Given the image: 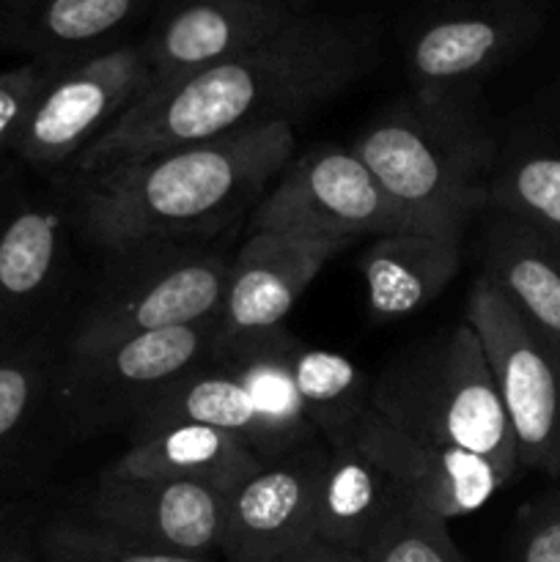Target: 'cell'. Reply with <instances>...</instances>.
<instances>
[{"label": "cell", "instance_id": "6da1fadb", "mask_svg": "<svg viewBox=\"0 0 560 562\" xmlns=\"http://www.w3.org/2000/svg\"><path fill=\"white\" fill-rule=\"evenodd\" d=\"M373 14L307 11L267 42L137 99L75 165L86 176L126 159L294 119L366 80L379 60Z\"/></svg>", "mask_w": 560, "mask_h": 562}, {"label": "cell", "instance_id": "7a4b0ae2", "mask_svg": "<svg viewBox=\"0 0 560 562\" xmlns=\"http://www.w3.org/2000/svg\"><path fill=\"white\" fill-rule=\"evenodd\" d=\"M294 146V124L283 121L71 176L66 201L75 234L102 252L209 241L253 214Z\"/></svg>", "mask_w": 560, "mask_h": 562}, {"label": "cell", "instance_id": "3957f363", "mask_svg": "<svg viewBox=\"0 0 560 562\" xmlns=\"http://www.w3.org/2000/svg\"><path fill=\"white\" fill-rule=\"evenodd\" d=\"M494 148L481 97L410 91L384 104L351 143L410 225L461 228L486 212Z\"/></svg>", "mask_w": 560, "mask_h": 562}, {"label": "cell", "instance_id": "277c9868", "mask_svg": "<svg viewBox=\"0 0 560 562\" xmlns=\"http://www.w3.org/2000/svg\"><path fill=\"white\" fill-rule=\"evenodd\" d=\"M371 406L412 437L481 456L508 481L519 470L508 415L481 340L467 322L401 349L371 379Z\"/></svg>", "mask_w": 560, "mask_h": 562}, {"label": "cell", "instance_id": "5b68a950", "mask_svg": "<svg viewBox=\"0 0 560 562\" xmlns=\"http://www.w3.org/2000/svg\"><path fill=\"white\" fill-rule=\"evenodd\" d=\"M231 256L212 241H143L104 252L64 346L187 327L220 316Z\"/></svg>", "mask_w": 560, "mask_h": 562}, {"label": "cell", "instance_id": "8992f818", "mask_svg": "<svg viewBox=\"0 0 560 562\" xmlns=\"http://www.w3.org/2000/svg\"><path fill=\"white\" fill-rule=\"evenodd\" d=\"M217 318L104 344H60L58 401L69 439H93L130 428L165 390L214 355Z\"/></svg>", "mask_w": 560, "mask_h": 562}, {"label": "cell", "instance_id": "52a82bcc", "mask_svg": "<svg viewBox=\"0 0 560 562\" xmlns=\"http://www.w3.org/2000/svg\"><path fill=\"white\" fill-rule=\"evenodd\" d=\"M549 16V0H412L401 22L410 93L481 97L508 60L525 53Z\"/></svg>", "mask_w": 560, "mask_h": 562}, {"label": "cell", "instance_id": "ba28073f", "mask_svg": "<svg viewBox=\"0 0 560 562\" xmlns=\"http://www.w3.org/2000/svg\"><path fill=\"white\" fill-rule=\"evenodd\" d=\"M464 322L483 346L519 467L560 477V344L481 274L472 280Z\"/></svg>", "mask_w": 560, "mask_h": 562}, {"label": "cell", "instance_id": "9c48e42d", "mask_svg": "<svg viewBox=\"0 0 560 562\" xmlns=\"http://www.w3.org/2000/svg\"><path fill=\"white\" fill-rule=\"evenodd\" d=\"M146 91L148 64L141 38L53 66L14 157L38 173L75 165Z\"/></svg>", "mask_w": 560, "mask_h": 562}, {"label": "cell", "instance_id": "30bf717a", "mask_svg": "<svg viewBox=\"0 0 560 562\" xmlns=\"http://www.w3.org/2000/svg\"><path fill=\"white\" fill-rule=\"evenodd\" d=\"M410 225L399 206L351 151L322 143L291 157L250 214V231L296 234L351 245Z\"/></svg>", "mask_w": 560, "mask_h": 562}, {"label": "cell", "instance_id": "8fae6325", "mask_svg": "<svg viewBox=\"0 0 560 562\" xmlns=\"http://www.w3.org/2000/svg\"><path fill=\"white\" fill-rule=\"evenodd\" d=\"M71 234L66 195L0 190V349L58 335L71 289Z\"/></svg>", "mask_w": 560, "mask_h": 562}, {"label": "cell", "instance_id": "7c38bea8", "mask_svg": "<svg viewBox=\"0 0 560 562\" xmlns=\"http://www.w3.org/2000/svg\"><path fill=\"white\" fill-rule=\"evenodd\" d=\"M58 335L0 349V508L25 505L71 442L58 401Z\"/></svg>", "mask_w": 560, "mask_h": 562}, {"label": "cell", "instance_id": "4fadbf2b", "mask_svg": "<svg viewBox=\"0 0 560 562\" xmlns=\"http://www.w3.org/2000/svg\"><path fill=\"white\" fill-rule=\"evenodd\" d=\"M296 16L289 0H157L141 36L148 64L143 97L267 42Z\"/></svg>", "mask_w": 560, "mask_h": 562}, {"label": "cell", "instance_id": "5bb4252c", "mask_svg": "<svg viewBox=\"0 0 560 562\" xmlns=\"http://www.w3.org/2000/svg\"><path fill=\"white\" fill-rule=\"evenodd\" d=\"M223 510L225 494L214 488L110 464L77 514L163 552L214 558L223 538Z\"/></svg>", "mask_w": 560, "mask_h": 562}, {"label": "cell", "instance_id": "9a60e30c", "mask_svg": "<svg viewBox=\"0 0 560 562\" xmlns=\"http://www.w3.org/2000/svg\"><path fill=\"white\" fill-rule=\"evenodd\" d=\"M327 461L322 439L302 445L225 494L223 562H272L313 538V499Z\"/></svg>", "mask_w": 560, "mask_h": 562}, {"label": "cell", "instance_id": "2e32d148", "mask_svg": "<svg viewBox=\"0 0 560 562\" xmlns=\"http://www.w3.org/2000/svg\"><path fill=\"white\" fill-rule=\"evenodd\" d=\"M355 445L388 472L406 503L443 521L475 514L511 483L481 456L412 437L384 420L373 406L357 423Z\"/></svg>", "mask_w": 560, "mask_h": 562}, {"label": "cell", "instance_id": "e0dca14e", "mask_svg": "<svg viewBox=\"0 0 560 562\" xmlns=\"http://www.w3.org/2000/svg\"><path fill=\"white\" fill-rule=\"evenodd\" d=\"M346 245L296 234L250 231L231 256L220 307V344L283 327L307 285Z\"/></svg>", "mask_w": 560, "mask_h": 562}, {"label": "cell", "instance_id": "ac0fdd59", "mask_svg": "<svg viewBox=\"0 0 560 562\" xmlns=\"http://www.w3.org/2000/svg\"><path fill=\"white\" fill-rule=\"evenodd\" d=\"M486 209L560 236V80L522 104L497 137Z\"/></svg>", "mask_w": 560, "mask_h": 562}, {"label": "cell", "instance_id": "d6986e66", "mask_svg": "<svg viewBox=\"0 0 560 562\" xmlns=\"http://www.w3.org/2000/svg\"><path fill=\"white\" fill-rule=\"evenodd\" d=\"M157 0H0V53L47 66L130 42Z\"/></svg>", "mask_w": 560, "mask_h": 562}, {"label": "cell", "instance_id": "ffe728a7", "mask_svg": "<svg viewBox=\"0 0 560 562\" xmlns=\"http://www.w3.org/2000/svg\"><path fill=\"white\" fill-rule=\"evenodd\" d=\"M461 225H404L373 236L357 258L373 322H399L432 305L461 267Z\"/></svg>", "mask_w": 560, "mask_h": 562}, {"label": "cell", "instance_id": "44dd1931", "mask_svg": "<svg viewBox=\"0 0 560 562\" xmlns=\"http://www.w3.org/2000/svg\"><path fill=\"white\" fill-rule=\"evenodd\" d=\"M481 217L478 274L560 344V236L497 209Z\"/></svg>", "mask_w": 560, "mask_h": 562}, {"label": "cell", "instance_id": "7402d4cb", "mask_svg": "<svg viewBox=\"0 0 560 562\" xmlns=\"http://www.w3.org/2000/svg\"><path fill=\"white\" fill-rule=\"evenodd\" d=\"M130 445L113 461L137 475H163L231 494L261 470L264 459L242 439L198 423H137L126 431Z\"/></svg>", "mask_w": 560, "mask_h": 562}, {"label": "cell", "instance_id": "603a6c76", "mask_svg": "<svg viewBox=\"0 0 560 562\" xmlns=\"http://www.w3.org/2000/svg\"><path fill=\"white\" fill-rule=\"evenodd\" d=\"M404 505L401 488L355 442L327 448L313 499V538L362 554Z\"/></svg>", "mask_w": 560, "mask_h": 562}, {"label": "cell", "instance_id": "cb8c5ba5", "mask_svg": "<svg viewBox=\"0 0 560 562\" xmlns=\"http://www.w3.org/2000/svg\"><path fill=\"white\" fill-rule=\"evenodd\" d=\"M137 423H198L242 439L264 461L285 456L247 384L217 351L170 384L132 426Z\"/></svg>", "mask_w": 560, "mask_h": 562}, {"label": "cell", "instance_id": "d4e9b609", "mask_svg": "<svg viewBox=\"0 0 560 562\" xmlns=\"http://www.w3.org/2000/svg\"><path fill=\"white\" fill-rule=\"evenodd\" d=\"M285 360L302 412L327 448L355 442L360 417L371 409V379L338 351L305 344L289 333Z\"/></svg>", "mask_w": 560, "mask_h": 562}, {"label": "cell", "instance_id": "484cf974", "mask_svg": "<svg viewBox=\"0 0 560 562\" xmlns=\"http://www.w3.org/2000/svg\"><path fill=\"white\" fill-rule=\"evenodd\" d=\"M36 541L44 562H223L146 547L77 510L55 514L36 525Z\"/></svg>", "mask_w": 560, "mask_h": 562}, {"label": "cell", "instance_id": "4316f807", "mask_svg": "<svg viewBox=\"0 0 560 562\" xmlns=\"http://www.w3.org/2000/svg\"><path fill=\"white\" fill-rule=\"evenodd\" d=\"M362 562H470L448 532V521L406 503L384 525Z\"/></svg>", "mask_w": 560, "mask_h": 562}, {"label": "cell", "instance_id": "83f0119b", "mask_svg": "<svg viewBox=\"0 0 560 562\" xmlns=\"http://www.w3.org/2000/svg\"><path fill=\"white\" fill-rule=\"evenodd\" d=\"M508 562H560V488H549L516 510Z\"/></svg>", "mask_w": 560, "mask_h": 562}, {"label": "cell", "instance_id": "f1b7e54d", "mask_svg": "<svg viewBox=\"0 0 560 562\" xmlns=\"http://www.w3.org/2000/svg\"><path fill=\"white\" fill-rule=\"evenodd\" d=\"M49 71L53 66L38 64V60H20L16 66L0 69V159L9 154L14 157L22 126Z\"/></svg>", "mask_w": 560, "mask_h": 562}, {"label": "cell", "instance_id": "f546056e", "mask_svg": "<svg viewBox=\"0 0 560 562\" xmlns=\"http://www.w3.org/2000/svg\"><path fill=\"white\" fill-rule=\"evenodd\" d=\"M0 562H44L36 541V521L16 508H0Z\"/></svg>", "mask_w": 560, "mask_h": 562}, {"label": "cell", "instance_id": "4dcf8cb0", "mask_svg": "<svg viewBox=\"0 0 560 562\" xmlns=\"http://www.w3.org/2000/svg\"><path fill=\"white\" fill-rule=\"evenodd\" d=\"M272 562H362V554L346 552V549L329 547V543L311 538V541L289 549V552L280 554Z\"/></svg>", "mask_w": 560, "mask_h": 562}, {"label": "cell", "instance_id": "1f68e13d", "mask_svg": "<svg viewBox=\"0 0 560 562\" xmlns=\"http://www.w3.org/2000/svg\"><path fill=\"white\" fill-rule=\"evenodd\" d=\"M291 5H294L300 14H307V11H316V5L322 3V0H289Z\"/></svg>", "mask_w": 560, "mask_h": 562}]
</instances>
